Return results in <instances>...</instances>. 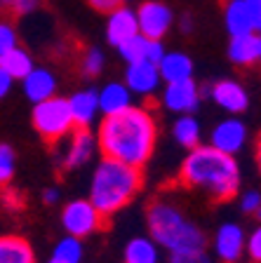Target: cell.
Segmentation results:
<instances>
[{"label":"cell","mask_w":261,"mask_h":263,"mask_svg":"<svg viewBox=\"0 0 261 263\" xmlns=\"http://www.w3.org/2000/svg\"><path fill=\"white\" fill-rule=\"evenodd\" d=\"M205 92H210L212 101L219 108L226 110V113H233V115L245 113V108L250 106V97H247L245 87L235 80H219L210 89H205Z\"/></svg>","instance_id":"obj_13"},{"label":"cell","mask_w":261,"mask_h":263,"mask_svg":"<svg viewBox=\"0 0 261 263\" xmlns=\"http://www.w3.org/2000/svg\"><path fill=\"white\" fill-rule=\"evenodd\" d=\"M16 47V33L12 26L7 24H0V59L10 52V49Z\"/></svg>","instance_id":"obj_30"},{"label":"cell","mask_w":261,"mask_h":263,"mask_svg":"<svg viewBox=\"0 0 261 263\" xmlns=\"http://www.w3.org/2000/svg\"><path fill=\"white\" fill-rule=\"evenodd\" d=\"M160 252L151 237H132L125 247V263H158Z\"/></svg>","instance_id":"obj_23"},{"label":"cell","mask_w":261,"mask_h":263,"mask_svg":"<svg viewBox=\"0 0 261 263\" xmlns=\"http://www.w3.org/2000/svg\"><path fill=\"white\" fill-rule=\"evenodd\" d=\"M200 99H202V92L193 78L179 80V82H167V87H165V92H163V104H165V108L172 110V113L190 115L193 110H198Z\"/></svg>","instance_id":"obj_8"},{"label":"cell","mask_w":261,"mask_h":263,"mask_svg":"<svg viewBox=\"0 0 261 263\" xmlns=\"http://www.w3.org/2000/svg\"><path fill=\"white\" fill-rule=\"evenodd\" d=\"M158 71L165 82L188 80V78H193V61L184 52H169V54L165 52V57L158 64Z\"/></svg>","instance_id":"obj_18"},{"label":"cell","mask_w":261,"mask_h":263,"mask_svg":"<svg viewBox=\"0 0 261 263\" xmlns=\"http://www.w3.org/2000/svg\"><path fill=\"white\" fill-rule=\"evenodd\" d=\"M49 263H61V261H57V258H49Z\"/></svg>","instance_id":"obj_42"},{"label":"cell","mask_w":261,"mask_h":263,"mask_svg":"<svg viewBox=\"0 0 261 263\" xmlns=\"http://www.w3.org/2000/svg\"><path fill=\"white\" fill-rule=\"evenodd\" d=\"M245 228L235 221H229V223H221L214 233V254L221 263H238L245 254Z\"/></svg>","instance_id":"obj_7"},{"label":"cell","mask_w":261,"mask_h":263,"mask_svg":"<svg viewBox=\"0 0 261 263\" xmlns=\"http://www.w3.org/2000/svg\"><path fill=\"white\" fill-rule=\"evenodd\" d=\"M52 258H57V261H61V263H80L82 261L80 237L66 235L64 240H59L55 247V252H52Z\"/></svg>","instance_id":"obj_25"},{"label":"cell","mask_w":261,"mask_h":263,"mask_svg":"<svg viewBox=\"0 0 261 263\" xmlns=\"http://www.w3.org/2000/svg\"><path fill=\"white\" fill-rule=\"evenodd\" d=\"M103 68V54L97 47L87 49L85 57H82V73L85 76H99Z\"/></svg>","instance_id":"obj_28"},{"label":"cell","mask_w":261,"mask_h":263,"mask_svg":"<svg viewBox=\"0 0 261 263\" xmlns=\"http://www.w3.org/2000/svg\"><path fill=\"white\" fill-rule=\"evenodd\" d=\"M256 164H259V172H261V134L256 139Z\"/></svg>","instance_id":"obj_38"},{"label":"cell","mask_w":261,"mask_h":263,"mask_svg":"<svg viewBox=\"0 0 261 263\" xmlns=\"http://www.w3.org/2000/svg\"><path fill=\"white\" fill-rule=\"evenodd\" d=\"M97 137L87 127H76V132L68 134V143H66L64 153H61V164L66 170H76L92 160L94 151H97Z\"/></svg>","instance_id":"obj_9"},{"label":"cell","mask_w":261,"mask_h":263,"mask_svg":"<svg viewBox=\"0 0 261 263\" xmlns=\"http://www.w3.org/2000/svg\"><path fill=\"white\" fill-rule=\"evenodd\" d=\"M172 137H174V141L179 143L181 148H186V151L200 146V137H202L200 122H198L193 115H181L172 125Z\"/></svg>","instance_id":"obj_22"},{"label":"cell","mask_w":261,"mask_h":263,"mask_svg":"<svg viewBox=\"0 0 261 263\" xmlns=\"http://www.w3.org/2000/svg\"><path fill=\"white\" fill-rule=\"evenodd\" d=\"M103 221L106 216H101V212L90 200H73L61 209V226H64L66 235L80 237V240L101 230Z\"/></svg>","instance_id":"obj_6"},{"label":"cell","mask_w":261,"mask_h":263,"mask_svg":"<svg viewBox=\"0 0 261 263\" xmlns=\"http://www.w3.org/2000/svg\"><path fill=\"white\" fill-rule=\"evenodd\" d=\"M136 22H139V33L151 40H160L172 26V10L163 3H144L136 12Z\"/></svg>","instance_id":"obj_10"},{"label":"cell","mask_w":261,"mask_h":263,"mask_svg":"<svg viewBox=\"0 0 261 263\" xmlns=\"http://www.w3.org/2000/svg\"><path fill=\"white\" fill-rule=\"evenodd\" d=\"M259 43H261V35H259Z\"/></svg>","instance_id":"obj_43"},{"label":"cell","mask_w":261,"mask_h":263,"mask_svg":"<svg viewBox=\"0 0 261 263\" xmlns=\"http://www.w3.org/2000/svg\"><path fill=\"white\" fill-rule=\"evenodd\" d=\"M160 82H163V78H160L158 66L151 61H134L127 66L125 85L130 87V92L139 94V97H151L158 92Z\"/></svg>","instance_id":"obj_12"},{"label":"cell","mask_w":261,"mask_h":263,"mask_svg":"<svg viewBox=\"0 0 261 263\" xmlns=\"http://www.w3.org/2000/svg\"><path fill=\"white\" fill-rule=\"evenodd\" d=\"M245 252H247V256H250L254 263H261V223L252 230L250 235H247Z\"/></svg>","instance_id":"obj_29"},{"label":"cell","mask_w":261,"mask_h":263,"mask_svg":"<svg viewBox=\"0 0 261 263\" xmlns=\"http://www.w3.org/2000/svg\"><path fill=\"white\" fill-rule=\"evenodd\" d=\"M226 28H229L231 38L235 35H247V33H256L254 22H252L250 7L245 0H231L226 5Z\"/></svg>","instance_id":"obj_20"},{"label":"cell","mask_w":261,"mask_h":263,"mask_svg":"<svg viewBox=\"0 0 261 263\" xmlns=\"http://www.w3.org/2000/svg\"><path fill=\"white\" fill-rule=\"evenodd\" d=\"M43 200H45V204H57L59 202V191L57 188H45Z\"/></svg>","instance_id":"obj_37"},{"label":"cell","mask_w":261,"mask_h":263,"mask_svg":"<svg viewBox=\"0 0 261 263\" xmlns=\"http://www.w3.org/2000/svg\"><path fill=\"white\" fill-rule=\"evenodd\" d=\"M12 3H14V0H0V7H5V10H7V7H10Z\"/></svg>","instance_id":"obj_40"},{"label":"cell","mask_w":261,"mask_h":263,"mask_svg":"<svg viewBox=\"0 0 261 263\" xmlns=\"http://www.w3.org/2000/svg\"><path fill=\"white\" fill-rule=\"evenodd\" d=\"M139 33V22H136V14L127 7H115L111 12V19H109V26H106V35H109V43L111 45H123L125 40L134 38Z\"/></svg>","instance_id":"obj_14"},{"label":"cell","mask_w":261,"mask_h":263,"mask_svg":"<svg viewBox=\"0 0 261 263\" xmlns=\"http://www.w3.org/2000/svg\"><path fill=\"white\" fill-rule=\"evenodd\" d=\"M151 240L169 254H200L207 247V235L202 228L184 216L177 204L169 200L153 202L146 214Z\"/></svg>","instance_id":"obj_4"},{"label":"cell","mask_w":261,"mask_h":263,"mask_svg":"<svg viewBox=\"0 0 261 263\" xmlns=\"http://www.w3.org/2000/svg\"><path fill=\"white\" fill-rule=\"evenodd\" d=\"M247 7H250L252 22H254V28L261 31V0H245Z\"/></svg>","instance_id":"obj_34"},{"label":"cell","mask_w":261,"mask_h":263,"mask_svg":"<svg viewBox=\"0 0 261 263\" xmlns=\"http://www.w3.org/2000/svg\"><path fill=\"white\" fill-rule=\"evenodd\" d=\"M97 99H99V113H103V115L123 113V110H127L130 106H134L132 104L130 87L123 85V82H109V85H103L97 92Z\"/></svg>","instance_id":"obj_15"},{"label":"cell","mask_w":261,"mask_h":263,"mask_svg":"<svg viewBox=\"0 0 261 263\" xmlns=\"http://www.w3.org/2000/svg\"><path fill=\"white\" fill-rule=\"evenodd\" d=\"M158 137L155 118L144 106H130L123 113L103 115L97 129V146L103 158L144 167L151 160Z\"/></svg>","instance_id":"obj_1"},{"label":"cell","mask_w":261,"mask_h":263,"mask_svg":"<svg viewBox=\"0 0 261 263\" xmlns=\"http://www.w3.org/2000/svg\"><path fill=\"white\" fill-rule=\"evenodd\" d=\"M87 3H90L94 10H99V12H113L115 7H118L120 0H87Z\"/></svg>","instance_id":"obj_35"},{"label":"cell","mask_w":261,"mask_h":263,"mask_svg":"<svg viewBox=\"0 0 261 263\" xmlns=\"http://www.w3.org/2000/svg\"><path fill=\"white\" fill-rule=\"evenodd\" d=\"M0 66L10 73L12 80H16V78L24 80V78L33 71V59H31V54H28L26 49L14 47V49H10L3 59H0Z\"/></svg>","instance_id":"obj_24"},{"label":"cell","mask_w":261,"mask_h":263,"mask_svg":"<svg viewBox=\"0 0 261 263\" xmlns=\"http://www.w3.org/2000/svg\"><path fill=\"white\" fill-rule=\"evenodd\" d=\"M68 106H71V115L76 127H87L94 120V115L99 113V99L94 89H82L76 92L68 99Z\"/></svg>","instance_id":"obj_19"},{"label":"cell","mask_w":261,"mask_h":263,"mask_svg":"<svg viewBox=\"0 0 261 263\" xmlns=\"http://www.w3.org/2000/svg\"><path fill=\"white\" fill-rule=\"evenodd\" d=\"M38 5H40V0H14V3H12L7 10H10V14L19 16V14H26V12L36 10Z\"/></svg>","instance_id":"obj_33"},{"label":"cell","mask_w":261,"mask_h":263,"mask_svg":"<svg viewBox=\"0 0 261 263\" xmlns=\"http://www.w3.org/2000/svg\"><path fill=\"white\" fill-rule=\"evenodd\" d=\"M12 89V76L0 66V99L7 97V92Z\"/></svg>","instance_id":"obj_36"},{"label":"cell","mask_w":261,"mask_h":263,"mask_svg":"<svg viewBox=\"0 0 261 263\" xmlns=\"http://www.w3.org/2000/svg\"><path fill=\"white\" fill-rule=\"evenodd\" d=\"M261 207V193L259 191H245L242 195H240V209L245 214H254L256 209Z\"/></svg>","instance_id":"obj_31"},{"label":"cell","mask_w":261,"mask_h":263,"mask_svg":"<svg viewBox=\"0 0 261 263\" xmlns=\"http://www.w3.org/2000/svg\"><path fill=\"white\" fill-rule=\"evenodd\" d=\"M184 186L198 188L214 202H229L240 191V164L235 155L221 153L214 146H196L186 153L179 167Z\"/></svg>","instance_id":"obj_2"},{"label":"cell","mask_w":261,"mask_h":263,"mask_svg":"<svg viewBox=\"0 0 261 263\" xmlns=\"http://www.w3.org/2000/svg\"><path fill=\"white\" fill-rule=\"evenodd\" d=\"M229 59L238 66H250L261 59V43L256 33L235 35L229 43Z\"/></svg>","instance_id":"obj_17"},{"label":"cell","mask_w":261,"mask_h":263,"mask_svg":"<svg viewBox=\"0 0 261 263\" xmlns=\"http://www.w3.org/2000/svg\"><path fill=\"white\" fill-rule=\"evenodd\" d=\"M247 143V127L242 120L238 118H229V120H221L210 134V146H214L221 153L235 155L240 153Z\"/></svg>","instance_id":"obj_11"},{"label":"cell","mask_w":261,"mask_h":263,"mask_svg":"<svg viewBox=\"0 0 261 263\" xmlns=\"http://www.w3.org/2000/svg\"><path fill=\"white\" fill-rule=\"evenodd\" d=\"M196 263H212L210 261V258H207V254H200V256H198V261Z\"/></svg>","instance_id":"obj_39"},{"label":"cell","mask_w":261,"mask_h":263,"mask_svg":"<svg viewBox=\"0 0 261 263\" xmlns=\"http://www.w3.org/2000/svg\"><path fill=\"white\" fill-rule=\"evenodd\" d=\"M146 45H148V38L136 33L134 38L125 40L123 45H118V52L120 57L127 61V64H134V61H146Z\"/></svg>","instance_id":"obj_26"},{"label":"cell","mask_w":261,"mask_h":263,"mask_svg":"<svg viewBox=\"0 0 261 263\" xmlns=\"http://www.w3.org/2000/svg\"><path fill=\"white\" fill-rule=\"evenodd\" d=\"M254 219H256V221H259V223H261V207H259V209H256V212H254Z\"/></svg>","instance_id":"obj_41"},{"label":"cell","mask_w":261,"mask_h":263,"mask_svg":"<svg viewBox=\"0 0 261 263\" xmlns=\"http://www.w3.org/2000/svg\"><path fill=\"white\" fill-rule=\"evenodd\" d=\"M14 167H16V158L12 146L0 143V186H7L14 176Z\"/></svg>","instance_id":"obj_27"},{"label":"cell","mask_w":261,"mask_h":263,"mask_svg":"<svg viewBox=\"0 0 261 263\" xmlns=\"http://www.w3.org/2000/svg\"><path fill=\"white\" fill-rule=\"evenodd\" d=\"M142 183V167H132L113 158H101L90 183V202L101 212V216L109 219L132 202Z\"/></svg>","instance_id":"obj_3"},{"label":"cell","mask_w":261,"mask_h":263,"mask_svg":"<svg viewBox=\"0 0 261 263\" xmlns=\"http://www.w3.org/2000/svg\"><path fill=\"white\" fill-rule=\"evenodd\" d=\"M163 57H165L163 43H160V40H151V38H148V45H146V61H151V64L158 66Z\"/></svg>","instance_id":"obj_32"},{"label":"cell","mask_w":261,"mask_h":263,"mask_svg":"<svg viewBox=\"0 0 261 263\" xmlns=\"http://www.w3.org/2000/svg\"><path fill=\"white\" fill-rule=\"evenodd\" d=\"M55 92H57V80L47 68H33L24 78V94L31 99L33 104H40L45 99L55 97Z\"/></svg>","instance_id":"obj_16"},{"label":"cell","mask_w":261,"mask_h":263,"mask_svg":"<svg viewBox=\"0 0 261 263\" xmlns=\"http://www.w3.org/2000/svg\"><path fill=\"white\" fill-rule=\"evenodd\" d=\"M33 127L47 143H59L73 132L76 122L71 115L68 99L49 97L33 108Z\"/></svg>","instance_id":"obj_5"},{"label":"cell","mask_w":261,"mask_h":263,"mask_svg":"<svg viewBox=\"0 0 261 263\" xmlns=\"http://www.w3.org/2000/svg\"><path fill=\"white\" fill-rule=\"evenodd\" d=\"M0 263H36V256L24 237L3 235L0 237Z\"/></svg>","instance_id":"obj_21"}]
</instances>
